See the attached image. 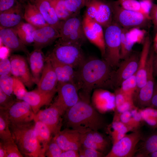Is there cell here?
Wrapping results in <instances>:
<instances>
[{"label":"cell","instance_id":"cell-1","mask_svg":"<svg viewBox=\"0 0 157 157\" xmlns=\"http://www.w3.org/2000/svg\"><path fill=\"white\" fill-rule=\"evenodd\" d=\"M113 68L104 60L96 58L85 60L77 71L78 85L84 99L89 101L90 94L95 89L111 88Z\"/></svg>","mask_w":157,"mask_h":157},{"label":"cell","instance_id":"cell-2","mask_svg":"<svg viewBox=\"0 0 157 157\" xmlns=\"http://www.w3.org/2000/svg\"><path fill=\"white\" fill-rule=\"evenodd\" d=\"M63 122L67 128L80 133L90 130L98 131L106 128L104 117L90 104L89 101L81 99L68 109L63 115Z\"/></svg>","mask_w":157,"mask_h":157},{"label":"cell","instance_id":"cell-3","mask_svg":"<svg viewBox=\"0 0 157 157\" xmlns=\"http://www.w3.org/2000/svg\"><path fill=\"white\" fill-rule=\"evenodd\" d=\"M35 122L9 124L13 138L21 153L28 157H44V152L39 142L34 129Z\"/></svg>","mask_w":157,"mask_h":157},{"label":"cell","instance_id":"cell-4","mask_svg":"<svg viewBox=\"0 0 157 157\" xmlns=\"http://www.w3.org/2000/svg\"><path fill=\"white\" fill-rule=\"evenodd\" d=\"M122 27L113 21L105 27L104 60L113 68H116L120 61L121 38Z\"/></svg>","mask_w":157,"mask_h":157},{"label":"cell","instance_id":"cell-5","mask_svg":"<svg viewBox=\"0 0 157 157\" xmlns=\"http://www.w3.org/2000/svg\"><path fill=\"white\" fill-rule=\"evenodd\" d=\"M113 13V21L122 28L128 29L145 27L150 19L143 14L124 9L117 1L110 2Z\"/></svg>","mask_w":157,"mask_h":157},{"label":"cell","instance_id":"cell-6","mask_svg":"<svg viewBox=\"0 0 157 157\" xmlns=\"http://www.w3.org/2000/svg\"><path fill=\"white\" fill-rule=\"evenodd\" d=\"M81 46L58 40L50 52L61 62L79 68L85 60Z\"/></svg>","mask_w":157,"mask_h":157},{"label":"cell","instance_id":"cell-7","mask_svg":"<svg viewBox=\"0 0 157 157\" xmlns=\"http://www.w3.org/2000/svg\"><path fill=\"white\" fill-rule=\"evenodd\" d=\"M78 15H73L65 20L61 21L59 40L81 45L85 41L87 38L83 31L82 20Z\"/></svg>","mask_w":157,"mask_h":157},{"label":"cell","instance_id":"cell-8","mask_svg":"<svg viewBox=\"0 0 157 157\" xmlns=\"http://www.w3.org/2000/svg\"><path fill=\"white\" fill-rule=\"evenodd\" d=\"M143 138L139 129L135 130L113 144L105 157H131L135 156L137 146Z\"/></svg>","mask_w":157,"mask_h":157},{"label":"cell","instance_id":"cell-9","mask_svg":"<svg viewBox=\"0 0 157 157\" xmlns=\"http://www.w3.org/2000/svg\"><path fill=\"white\" fill-rule=\"evenodd\" d=\"M140 54L136 52L131 54L119 62L115 70H113L111 78V88L119 87L125 80L135 74L137 70Z\"/></svg>","mask_w":157,"mask_h":157},{"label":"cell","instance_id":"cell-10","mask_svg":"<svg viewBox=\"0 0 157 157\" xmlns=\"http://www.w3.org/2000/svg\"><path fill=\"white\" fill-rule=\"evenodd\" d=\"M85 15L105 28L113 21L110 2L104 0H87Z\"/></svg>","mask_w":157,"mask_h":157},{"label":"cell","instance_id":"cell-11","mask_svg":"<svg viewBox=\"0 0 157 157\" xmlns=\"http://www.w3.org/2000/svg\"><path fill=\"white\" fill-rule=\"evenodd\" d=\"M154 55V51H150L148 62L146 83L134 97V100L135 101L139 109L150 106L155 83L153 66Z\"/></svg>","mask_w":157,"mask_h":157},{"label":"cell","instance_id":"cell-12","mask_svg":"<svg viewBox=\"0 0 157 157\" xmlns=\"http://www.w3.org/2000/svg\"><path fill=\"white\" fill-rule=\"evenodd\" d=\"M79 89L76 84L69 82H58L57 87V98L53 103L62 111H65L80 100Z\"/></svg>","mask_w":157,"mask_h":157},{"label":"cell","instance_id":"cell-13","mask_svg":"<svg viewBox=\"0 0 157 157\" xmlns=\"http://www.w3.org/2000/svg\"><path fill=\"white\" fill-rule=\"evenodd\" d=\"M64 113L53 103L49 107L40 110L35 114L34 121H40L46 125L54 136L61 131Z\"/></svg>","mask_w":157,"mask_h":157},{"label":"cell","instance_id":"cell-14","mask_svg":"<svg viewBox=\"0 0 157 157\" xmlns=\"http://www.w3.org/2000/svg\"><path fill=\"white\" fill-rule=\"evenodd\" d=\"M82 24L86 38L97 47L104 57L105 45L103 27L85 14L82 20Z\"/></svg>","mask_w":157,"mask_h":157},{"label":"cell","instance_id":"cell-15","mask_svg":"<svg viewBox=\"0 0 157 157\" xmlns=\"http://www.w3.org/2000/svg\"><path fill=\"white\" fill-rule=\"evenodd\" d=\"M11 74L21 81L28 88H31L35 83L27 63L22 56L18 54L11 56L10 59Z\"/></svg>","mask_w":157,"mask_h":157},{"label":"cell","instance_id":"cell-16","mask_svg":"<svg viewBox=\"0 0 157 157\" xmlns=\"http://www.w3.org/2000/svg\"><path fill=\"white\" fill-rule=\"evenodd\" d=\"M6 112L9 124L31 122L35 115L30 106L23 100L15 102Z\"/></svg>","mask_w":157,"mask_h":157},{"label":"cell","instance_id":"cell-17","mask_svg":"<svg viewBox=\"0 0 157 157\" xmlns=\"http://www.w3.org/2000/svg\"><path fill=\"white\" fill-rule=\"evenodd\" d=\"M91 100L92 106L101 114L116 109L115 93L104 88H98L94 90Z\"/></svg>","mask_w":157,"mask_h":157},{"label":"cell","instance_id":"cell-18","mask_svg":"<svg viewBox=\"0 0 157 157\" xmlns=\"http://www.w3.org/2000/svg\"><path fill=\"white\" fill-rule=\"evenodd\" d=\"M46 57L51 64L58 82L71 83L76 85L78 87V72L73 67L59 61L50 52Z\"/></svg>","mask_w":157,"mask_h":157},{"label":"cell","instance_id":"cell-19","mask_svg":"<svg viewBox=\"0 0 157 157\" xmlns=\"http://www.w3.org/2000/svg\"><path fill=\"white\" fill-rule=\"evenodd\" d=\"M33 36L34 49H42L60 37L58 30L49 25L36 28Z\"/></svg>","mask_w":157,"mask_h":157},{"label":"cell","instance_id":"cell-20","mask_svg":"<svg viewBox=\"0 0 157 157\" xmlns=\"http://www.w3.org/2000/svg\"><path fill=\"white\" fill-rule=\"evenodd\" d=\"M53 137L63 151L70 149L78 151L82 146L81 133L75 130L67 128L60 131Z\"/></svg>","mask_w":157,"mask_h":157},{"label":"cell","instance_id":"cell-21","mask_svg":"<svg viewBox=\"0 0 157 157\" xmlns=\"http://www.w3.org/2000/svg\"><path fill=\"white\" fill-rule=\"evenodd\" d=\"M57 91L46 93L38 89L30 91H26L22 100L27 102L31 107L35 115L44 106L49 104Z\"/></svg>","mask_w":157,"mask_h":157},{"label":"cell","instance_id":"cell-22","mask_svg":"<svg viewBox=\"0 0 157 157\" xmlns=\"http://www.w3.org/2000/svg\"><path fill=\"white\" fill-rule=\"evenodd\" d=\"M140 54L136 77L137 89L135 95L145 84L147 79L148 60L150 51L151 41L149 36L146 37Z\"/></svg>","mask_w":157,"mask_h":157},{"label":"cell","instance_id":"cell-23","mask_svg":"<svg viewBox=\"0 0 157 157\" xmlns=\"http://www.w3.org/2000/svg\"><path fill=\"white\" fill-rule=\"evenodd\" d=\"M58 81L57 76L49 60L46 57L44 67L37 89L46 93L57 91Z\"/></svg>","mask_w":157,"mask_h":157},{"label":"cell","instance_id":"cell-24","mask_svg":"<svg viewBox=\"0 0 157 157\" xmlns=\"http://www.w3.org/2000/svg\"><path fill=\"white\" fill-rule=\"evenodd\" d=\"M0 38L1 43L11 51H22L29 53L26 45L21 41L13 28L0 27Z\"/></svg>","mask_w":157,"mask_h":157},{"label":"cell","instance_id":"cell-25","mask_svg":"<svg viewBox=\"0 0 157 157\" xmlns=\"http://www.w3.org/2000/svg\"><path fill=\"white\" fill-rule=\"evenodd\" d=\"M27 0L36 6L49 25L59 31L61 21L58 19L50 0Z\"/></svg>","mask_w":157,"mask_h":157},{"label":"cell","instance_id":"cell-26","mask_svg":"<svg viewBox=\"0 0 157 157\" xmlns=\"http://www.w3.org/2000/svg\"><path fill=\"white\" fill-rule=\"evenodd\" d=\"M22 6L18 3L10 9L0 13V27L13 28L22 22L24 18Z\"/></svg>","mask_w":157,"mask_h":157},{"label":"cell","instance_id":"cell-27","mask_svg":"<svg viewBox=\"0 0 157 157\" xmlns=\"http://www.w3.org/2000/svg\"><path fill=\"white\" fill-rule=\"evenodd\" d=\"M27 55L31 73L35 83L37 84L44 67L46 56L39 49H35Z\"/></svg>","mask_w":157,"mask_h":157},{"label":"cell","instance_id":"cell-28","mask_svg":"<svg viewBox=\"0 0 157 157\" xmlns=\"http://www.w3.org/2000/svg\"><path fill=\"white\" fill-rule=\"evenodd\" d=\"M24 2V18L27 22L37 28L49 25L35 5L27 0Z\"/></svg>","mask_w":157,"mask_h":157},{"label":"cell","instance_id":"cell-29","mask_svg":"<svg viewBox=\"0 0 157 157\" xmlns=\"http://www.w3.org/2000/svg\"><path fill=\"white\" fill-rule=\"evenodd\" d=\"M157 151V132H156L144 139L135 154L136 157H147L149 154Z\"/></svg>","mask_w":157,"mask_h":157},{"label":"cell","instance_id":"cell-30","mask_svg":"<svg viewBox=\"0 0 157 157\" xmlns=\"http://www.w3.org/2000/svg\"><path fill=\"white\" fill-rule=\"evenodd\" d=\"M22 42L26 46L33 42V34L37 28L28 22H22L13 28Z\"/></svg>","mask_w":157,"mask_h":157},{"label":"cell","instance_id":"cell-31","mask_svg":"<svg viewBox=\"0 0 157 157\" xmlns=\"http://www.w3.org/2000/svg\"><path fill=\"white\" fill-rule=\"evenodd\" d=\"M34 129L38 140L45 153L46 147L52 138L49 128L40 121H35Z\"/></svg>","mask_w":157,"mask_h":157},{"label":"cell","instance_id":"cell-32","mask_svg":"<svg viewBox=\"0 0 157 157\" xmlns=\"http://www.w3.org/2000/svg\"><path fill=\"white\" fill-rule=\"evenodd\" d=\"M134 44L130 37L129 29L122 28L120 48L121 60L125 58L131 54Z\"/></svg>","mask_w":157,"mask_h":157},{"label":"cell","instance_id":"cell-33","mask_svg":"<svg viewBox=\"0 0 157 157\" xmlns=\"http://www.w3.org/2000/svg\"><path fill=\"white\" fill-rule=\"evenodd\" d=\"M138 110L143 121L151 128H157V109L148 107Z\"/></svg>","mask_w":157,"mask_h":157},{"label":"cell","instance_id":"cell-34","mask_svg":"<svg viewBox=\"0 0 157 157\" xmlns=\"http://www.w3.org/2000/svg\"><path fill=\"white\" fill-rule=\"evenodd\" d=\"M0 138L4 141L13 139L6 110L0 109Z\"/></svg>","mask_w":157,"mask_h":157},{"label":"cell","instance_id":"cell-35","mask_svg":"<svg viewBox=\"0 0 157 157\" xmlns=\"http://www.w3.org/2000/svg\"><path fill=\"white\" fill-rule=\"evenodd\" d=\"M136 73L124 81L119 88L122 92L133 99L137 89Z\"/></svg>","mask_w":157,"mask_h":157},{"label":"cell","instance_id":"cell-36","mask_svg":"<svg viewBox=\"0 0 157 157\" xmlns=\"http://www.w3.org/2000/svg\"><path fill=\"white\" fill-rule=\"evenodd\" d=\"M59 20L63 21L73 15L67 9L64 0H50Z\"/></svg>","mask_w":157,"mask_h":157},{"label":"cell","instance_id":"cell-37","mask_svg":"<svg viewBox=\"0 0 157 157\" xmlns=\"http://www.w3.org/2000/svg\"><path fill=\"white\" fill-rule=\"evenodd\" d=\"M14 77L4 74L0 75V89L6 94L11 95L13 93Z\"/></svg>","mask_w":157,"mask_h":157},{"label":"cell","instance_id":"cell-38","mask_svg":"<svg viewBox=\"0 0 157 157\" xmlns=\"http://www.w3.org/2000/svg\"><path fill=\"white\" fill-rule=\"evenodd\" d=\"M88 133L92 140L101 148L104 154L109 146L110 143L108 140L98 131L90 130L88 131Z\"/></svg>","mask_w":157,"mask_h":157},{"label":"cell","instance_id":"cell-39","mask_svg":"<svg viewBox=\"0 0 157 157\" xmlns=\"http://www.w3.org/2000/svg\"><path fill=\"white\" fill-rule=\"evenodd\" d=\"M63 151L53 137L46 147L44 155L45 157H60Z\"/></svg>","mask_w":157,"mask_h":157},{"label":"cell","instance_id":"cell-40","mask_svg":"<svg viewBox=\"0 0 157 157\" xmlns=\"http://www.w3.org/2000/svg\"><path fill=\"white\" fill-rule=\"evenodd\" d=\"M1 140L5 147L7 157H23L13 139L4 141Z\"/></svg>","mask_w":157,"mask_h":157},{"label":"cell","instance_id":"cell-41","mask_svg":"<svg viewBox=\"0 0 157 157\" xmlns=\"http://www.w3.org/2000/svg\"><path fill=\"white\" fill-rule=\"evenodd\" d=\"M65 6L72 15L78 14L81 10L85 6L87 0H64Z\"/></svg>","mask_w":157,"mask_h":157},{"label":"cell","instance_id":"cell-42","mask_svg":"<svg viewBox=\"0 0 157 157\" xmlns=\"http://www.w3.org/2000/svg\"><path fill=\"white\" fill-rule=\"evenodd\" d=\"M140 28L135 27L129 29L130 37L135 44L143 43L144 40L146 32Z\"/></svg>","mask_w":157,"mask_h":157},{"label":"cell","instance_id":"cell-43","mask_svg":"<svg viewBox=\"0 0 157 157\" xmlns=\"http://www.w3.org/2000/svg\"><path fill=\"white\" fill-rule=\"evenodd\" d=\"M117 1L120 6L124 9L142 13L141 4L139 1L117 0Z\"/></svg>","mask_w":157,"mask_h":157},{"label":"cell","instance_id":"cell-44","mask_svg":"<svg viewBox=\"0 0 157 157\" xmlns=\"http://www.w3.org/2000/svg\"><path fill=\"white\" fill-rule=\"evenodd\" d=\"M15 102L11 95L6 94L0 89V109L6 110Z\"/></svg>","mask_w":157,"mask_h":157},{"label":"cell","instance_id":"cell-45","mask_svg":"<svg viewBox=\"0 0 157 157\" xmlns=\"http://www.w3.org/2000/svg\"><path fill=\"white\" fill-rule=\"evenodd\" d=\"M78 152L81 157H102L105 156L104 154L97 150L86 148L82 145Z\"/></svg>","mask_w":157,"mask_h":157},{"label":"cell","instance_id":"cell-46","mask_svg":"<svg viewBox=\"0 0 157 157\" xmlns=\"http://www.w3.org/2000/svg\"><path fill=\"white\" fill-rule=\"evenodd\" d=\"M26 91L24 85L20 80L14 77L13 93L17 98L22 100V97Z\"/></svg>","mask_w":157,"mask_h":157},{"label":"cell","instance_id":"cell-47","mask_svg":"<svg viewBox=\"0 0 157 157\" xmlns=\"http://www.w3.org/2000/svg\"><path fill=\"white\" fill-rule=\"evenodd\" d=\"M11 65L10 60L7 58H1L0 60V75L6 74L10 75Z\"/></svg>","mask_w":157,"mask_h":157},{"label":"cell","instance_id":"cell-48","mask_svg":"<svg viewBox=\"0 0 157 157\" xmlns=\"http://www.w3.org/2000/svg\"><path fill=\"white\" fill-rule=\"evenodd\" d=\"M141 13L150 19V13L153 3L152 0H140Z\"/></svg>","mask_w":157,"mask_h":157},{"label":"cell","instance_id":"cell-49","mask_svg":"<svg viewBox=\"0 0 157 157\" xmlns=\"http://www.w3.org/2000/svg\"><path fill=\"white\" fill-rule=\"evenodd\" d=\"M18 2L17 0H0V13L12 8Z\"/></svg>","mask_w":157,"mask_h":157},{"label":"cell","instance_id":"cell-50","mask_svg":"<svg viewBox=\"0 0 157 157\" xmlns=\"http://www.w3.org/2000/svg\"><path fill=\"white\" fill-rule=\"evenodd\" d=\"M150 18L157 30V4L154 3L151 12Z\"/></svg>","mask_w":157,"mask_h":157},{"label":"cell","instance_id":"cell-51","mask_svg":"<svg viewBox=\"0 0 157 157\" xmlns=\"http://www.w3.org/2000/svg\"><path fill=\"white\" fill-rule=\"evenodd\" d=\"M149 107L157 109V81L155 83Z\"/></svg>","mask_w":157,"mask_h":157},{"label":"cell","instance_id":"cell-52","mask_svg":"<svg viewBox=\"0 0 157 157\" xmlns=\"http://www.w3.org/2000/svg\"><path fill=\"white\" fill-rule=\"evenodd\" d=\"M78 151L70 149L63 151L60 157H79Z\"/></svg>","mask_w":157,"mask_h":157},{"label":"cell","instance_id":"cell-53","mask_svg":"<svg viewBox=\"0 0 157 157\" xmlns=\"http://www.w3.org/2000/svg\"><path fill=\"white\" fill-rule=\"evenodd\" d=\"M0 157H7V154L2 142H0Z\"/></svg>","mask_w":157,"mask_h":157},{"label":"cell","instance_id":"cell-54","mask_svg":"<svg viewBox=\"0 0 157 157\" xmlns=\"http://www.w3.org/2000/svg\"><path fill=\"white\" fill-rule=\"evenodd\" d=\"M153 69L154 76L157 78V53L154 55L153 62Z\"/></svg>","mask_w":157,"mask_h":157},{"label":"cell","instance_id":"cell-55","mask_svg":"<svg viewBox=\"0 0 157 157\" xmlns=\"http://www.w3.org/2000/svg\"><path fill=\"white\" fill-rule=\"evenodd\" d=\"M147 157H157V151L149 154Z\"/></svg>","mask_w":157,"mask_h":157},{"label":"cell","instance_id":"cell-56","mask_svg":"<svg viewBox=\"0 0 157 157\" xmlns=\"http://www.w3.org/2000/svg\"><path fill=\"white\" fill-rule=\"evenodd\" d=\"M157 43V30L154 40V43Z\"/></svg>","mask_w":157,"mask_h":157},{"label":"cell","instance_id":"cell-57","mask_svg":"<svg viewBox=\"0 0 157 157\" xmlns=\"http://www.w3.org/2000/svg\"><path fill=\"white\" fill-rule=\"evenodd\" d=\"M20 0V2H21L22 3H23L25 0Z\"/></svg>","mask_w":157,"mask_h":157}]
</instances>
